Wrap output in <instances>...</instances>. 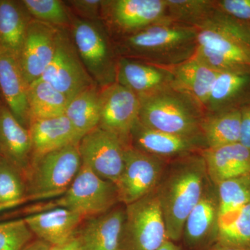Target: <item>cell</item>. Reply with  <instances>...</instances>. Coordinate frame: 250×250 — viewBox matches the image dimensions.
<instances>
[{
	"label": "cell",
	"mask_w": 250,
	"mask_h": 250,
	"mask_svg": "<svg viewBox=\"0 0 250 250\" xmlns=\"http://www.w3.org/2000/svg\"><path fill=\"white\" fill-rule=\"evenodd\" d=\"M208 181L201 151L176 158L166 166L155 190L170 241L182 239L186 220L201 199Z\"/></svg>",
	"instance_id": "obj_1"
},
{
	"label": "cell",
	"mask_w": 250,
	"mask_h": 250,
	"mask_svg": "<svg viewBox=\"0 0 250 250\" xmlns=\"http://www.w3.org/2000/svg\"><path fill=\"white\" fill-rule=\"evenodd\" d=\"M197 38L196 28L166 21L112 41L118 58L169 67L191 58Z\"/></svg>",
	"instance_id": "obj_2"
},
{
	"label": "cell",
	"mask_w": 250,
	"mask_h": 250,
	"mask_svg": "<svg viewBox=\"0 0 250 250\" xmlns=\"http://www.w3.org/2000/svg\"><path fill=\"white\" fill-rule=\"evenodd\" d=\"M194 56L219 73L250 70V31L248 24L215 8L211 17L197 29Z\"/></svg>",
	"instance_id": "obj_3"
},
{
	"label": "cell",
	"mask_w": 250,
	"mask_h": 250,
	"mask_svg": "<svg viewBox=\"0 0 250 250\" xmlns=\"http://www.w3.org/2000/svg\"><path fill=\"white\" fill-rule=\"evenodd\" d=\"M139 99V121L144 126L179 136L203 137L205 112L188 95L169 86Z\"/></svg>",
	"instance_id": "obj_4"
},
{
	"label": "cell",
	"mask_w": 250,
	"mask_h": 250,
	"mask_svg": "<svg viewBox=\"0 0 250 250\" xmlns=\"http://www.w3.org/2000/svg\"><path fill=\"white\" fill-rule=\"evenodd\" d=\"M78 144L32 157L24 176L29 202L57 198L66 191L82 165Z\"/></svg>",
	"instance_id": "obj_5"
},
{
	"label": "cell",
	"mask_w": 250,
	"mask_h": 250,
	"mask_svg": "<svg viewBox=\"0 0 250 250\" xmlns=\"http://www.w3.org/2000/svg\"><path fill=\"white\" fill-rule=\"evenodd\" d=\"M120 203L116 184L82 164L66 191L54 200L27 208L29 214L53 208H68L84 218L105 213Z\"/></svg>",
	"instance_id": "obj_6"
},
{
	"label": "cell",
	"mask_w": 250,
	"mask_h": 250,
	"mask_svg": "<svg viewBox=\"0 0 250 250\" xmlns=\"http://www.w3.org/2000/svg\"><path fill=\"white\" fill-rule=\"evenodd\" d=\"M82 62L93 82L103 88L116 82L118 57L102 21L72 17L70 27Z\"/></svg>",
	"instance_id": "obj_7"
},
{
	"label": "cell",
	"mask_w": 250,
	"mask_h": 250,
	"mask_svg": "<svg viewBox=\"0 0 250 250\" xmlns=\"http://www.w3.org/2000/svg\"><path fill=\"white\" fill-rule=\"evenodd\" d=\"M168 239L156 190L125 206L121 250H157Z\"/></svg>",
	"instance_id": "obj_8"
},
{
	"label": "cell",
	"mask_w": 250,
	"mask_h": 250,
	"mask_svg": "<svg viewBox=\"0 0 250 250\" xmlns=\"http://www.w3.org/2000/svg\"><path fill=\"white\" fill-rule=\"evenodd\" d=\"M166 21L165 0H103L101 21L112 40Z\"/></svg>",
	"instance_id": "obj_9"
},
{
	"label": "cell",
	"mask_w": 250,
	"mask_h": 250,
	"mask_svg": "<svg viewBox=\"0 0 250 250\" xmlns=\"http://www.w3.org/2000/svg\"><path fill=\"white\" fill-rule=\"evenodd\" d=\"M40 80L71 100L96 84L82 62L70 28H59L53 59Z\"/></svg>",
	"instance_id": "obj_10"
},
{
	"label": "cell",
	"mask_w": 250,
	"mask_h": 250,
	"mask_svg": "<svg viewBox=\"0 0 250 250\" xmlns=\"http://www.w3.org/2000/svg\"><path fill=\"white\" fill-rule=\"evenodd\" d=\"M167 166V160L126 145L125 165L116 184L118 200L126 206L155 190Z\"/></svg>",
	"instance_id": "obj_11"
},
{
	"label": "cell",
	"mask_w": 250,
	"mask_h": 250,
	"mask_svg": "<svg viewBox=\"0 0 250 250\" xmlns=\"http://www.w3.org/2000/svg\"><path fill=\"white\" fill-rule=\"evenodd\" d=\"M126 146L116 134L98 126L81 139L78 148L83 165L116 184L124 168Z\"/></svg>",
	"instance_id": "obj_12"
},
{
	"label": "cell",
	"mask_w": 250,
	"mask_h": 250,
	"mask_svg": "<svg viewBox=\"0 0 250 250\" xmlns=\"http://www.w3.org/2000/svg\"><path fill=\"white\" fill-rule=\"evenodd\" d=\"M140 99L129 88L115 82L100 89L99 127L118 136L126 145L139 121Z\"/></svg>",
	"instance_id": "obj_13"
},
{
	"label": "cell",
	"mask_w": 250,
	"mask_h": 250,
	"mask_svg": "<svg viewBox=\"0 0 250 250\" xmlns=\"http://www.w3.org/2000/svg\"><path fill=\"white\" fill-rule=\"evenodd\" d=\"M58 29L33 18L29 22L18 59L28 85L40 80L52 62Z\"/></svg>",
	"instance_id": "obj_14"
},
{
	"label": "cell",
	"mask_w": 250,
	"mask_h": 250,
	"mask_svg": "<svg viewBox=\"0 0 250 250\" xmlns=\"http://www.w3.org/2000/svg\"><path fill=\"white\" fill-rule=\"evenodd\" d=\"M131 147L161 159H176L207 148L203 137H187L148 128L139 121L130 132Z\"/></svg>",
	"instance_id": "obj_15"
},
{
	"label": "cell",
	"mask_w": 250,
	"mask_h": 250,
	"mask_svg": "<svg viewBox=\"0 0 250 250\" xmlns=\"http://www.w3.org/2000/svg\"><path fill=\"white\" fill-rule=\"evenodd\" d=\"M218 198L216 187L210 182L184 224L182 238L191 250H202L216 243L218 231Z\"/></svg>",
	"instance_id": "obj_16"
},
{
	"label": "cell",
	"mask_w": 250,
	"mask_h": 250,
	"mask_svg": "<svg viewBox=\"0 0 250 250\" xmlns=\"http://www.w3.org/2000/svg\"><path fill=\"white\" fill-rule=\"evenodd\" d=\"M125 206L83 220L75 236L83 250H121Z\"/></svg>",
	"instance_id": "obj_17"
},
{
	"label": "cell",
	"mask_w": 250,
	"mask_h": 250,
	"mask_svg": "<svg viewBox=\"0 0 250 250\" xmlns=\"http://www.w3.org/2000/svg\"><path fill=\"white\" fill-rule=\"evenodd\" d=\"M24 219L36 238L56 246L75 236L85 218L74 210L58 207L27 215Z\"/></svg>",
	"instance_id": "obj_18"
},
{
	"label": "cell",
	"mask_w": 250,
	"mask_h": 250,
	"mask_svg": "<svg viewBox=\"0 0 250 250\" xmlns=\"http://www.w3.org/2000/svg\"><path fill=\"white\" fill-rule=\"evenodd\" d=\"M116 82L142 98L170 86L171 75L166 67L119 57Z\"/></svg>",
	"instance_id": "obj_19"
},
{
	"label": "cell",
	"mask_w": 250,
	"mask_h": 250,
	"mask_svg": "<svg viewBox=\"0 0 250 250\" xmlns=\"http://www.w3.org/2000/svg\"><path fill=\"white\" fill-rule=\"evenodd\" d=\"M0 157L24 176L32 159L29 129L21 125L9 108L3 105H0Z\"/></svg>",
	"instance_id": "obj_20"
},
{
	"label": "cell",
	"mask_w": 250,
	"mask_h": 250,
	"mask_svg": "<svg viewBox=\"0 0 250 250\" xmlns=\"http://www.w3.org/2000/svg\"><path fill=\"white\" fill-rule=\"evenodd\" d=\"M28 86L18 59L0 48V90L6 106L21 125L29 129Z\"/></svg>",
	"instance_id": "obj_21"
},
{
	"label": "cell",
	"mask_w": 250,
	"mask_h": 250,
	"mask_svg": "<svg viewBox=\"0 0 250 250\" xmlns=\"http://www.w3.org/2000/svg\"><path fill=\"white\" fill-rule=\"evenodd\" d=\"M250 104V70L223 72L215 79L205 114L241 109Z\"/></svg>",
	"instance_id": "obj_22"
},
{
	"label": "cell",
	"mask_w": 250,
	"mask_h": 250,
	"mask_svg": "<svg viewBox=\"0 0 250 250\" xmlns=\"http://www.w3.org/2000/svg\"><path fill=\"white\" fill-rule=\"evenodd\" d=\"M166 68L170 72L171 88L190 96L201 105L205 111L212 86L220 73L194 55L177 65Z\"/></svg>",
	"instance_id": "obj_23"
},
{
	"label": "cell",
	"mask_w": 250,
	"mask_h": 250,
	"mask_svg": "<svg viewBox=\"0 0 250 250\" xmlns=\"http://www.w3.org/2000/svg\"><path fill=\"white\" fill-rule=\"evenodd\" d=\"M201 154L208 179L215 186L228 179L250 175V149L240 143L206 148Z\"/></svg>",
	"instance_id": "obj_24"
},
{
	"label": "cell",
	"mask_w": 250,
	"mask_h": 250,
	"mask_svg": "<svg viewBox=\"0 0 250 250\" xmlns=\"http://www.w3.org/2000/svg\"><path fill=\"white\" fill-rule=\"evenodd\" d=\"M32 146V157L42 155L72 144H78L81 137L65 115L34 120L29 126Z\"/></svg>",
	"instance_id": "obj_25"
},
{
	"label": "cell",
	"mask_w": 250,
	"mask_h": 250,
	"mask_svg": "<svg viewBox=\"0 0 250 250\" xmlns=\"http://www.w3.org/2000/svg\"><path fill=\"white\" fill-rule=\"evenodd\" d=\"M31 20L22 1L0 0V48L18 60Z\"/></svg>",
	"instance_id": "obj_26"
},
{
	"label": "cell",
	"mask_w": 250,
	"mask_h": 250,
	"mask_svg": "<svg viewBox=\"0 0 250 250\" xmlns=\"http://www.w3.org/2000/svg\"><path fill=\"white\" fill-rule=\"evenodd\" d=\"M241 109L206 114L201 131L207 148H216L239 143Z\"/></svg>",
	"instance_id": "obj_27"
},
{
	"label": "cell",
	"mask_w": 250,
	"mask_h": 250,
	"mask_svg": "<svg viewBox=\"0 0 250 250\" xmlns=\"http://www.w3.org/2000/svg\"><path fill=\"white\" fill-rule=\"evenodd\" d=\"M100 89L95 84L69 101L65 116L81 139L99 126L100 118Z\"/></svg>",
	"instance_id": "obj_28"
},
{
	"label": "cell",
	"mask_w": 250,
	"mask_h": 250,
	"mask_svg": "<svg viewBox=\"0 0 250 250\" xmlns=\"http://www.w3.org/2000/svg\"><path fill=\"white\" fill-rule=\"evenodd\" d=\"M27 99L30 122L63 116L70 101L64 94L42 80L29 85Z\"/></svg>",
	"instance_id": "obj_29"
},
{
	"label": "cell",
	"mask_w": 250,
	"mask_h": 250,
	"mask_svg": "<svg viewBox=\"0 0 250 250\" xmlns=\"http://www.w3.org/2000/svg\"><path fill=\"white\" fill-rule=\"evenodd\" d=\"M215 187L218 198L219 226L250 202V175L228 179Z\"/></svg>",
	"instance_id": "obj_30"
},
{
	"label": "cell",
	"mask_w": 250,
	"mask_h": 250,
	"mask_svg": "<svg viewBox=\"0 0 250 250\" xmlns=\"http://www.w3.org/2000/svg\"><path fill=\"white\" fill-rule=\"evenodd\" d=\"M170 22L200 29L215 11L213 0H165Z\"/></svg>",
	"instance_id": "obj_31"
},
{
	"label": "cell",
	"mask_w": 250,
	"mask_h": 250,
	"mask_svg": "<svg viewBox=\"0 0 250 250\" xmlns=\"http://www.w3.org/2000/svg\"><path fill=\"white\" fill-rule=\"evenodd\" d=\"M31 18L57 28H70L73 14L61 0H22Z\"/></svg>",
	"instance_id": "obj_32"
},
{
	"label": "cell",
	"mask_w": 250,
	"mask_h": 250,
	"mask_svg": "<svg viewBox=\"0 0 250 250\" xmlns=\"http://www.w3.org/2000/svg\"><path fill=\"white\" fill-rule=\"evenodd\" d=\"M216 243L250 250V202L228 221L219 225Z\"/></svg>",
	"instance_id": "obj_33"
},
{
	"label": "cell",
	"mask_w": 250,
	"mask_h": 250,
	"mask_svg": "<svg viewBox=\"0 0 250 250\" xmlns=\"http://www.w3.org/2000/svg\"><path fill=\"white\" fill-rule=\"evenodd\" d=\"M28 202L25 179L21 171L0 158V204Z\"/></svg>",
	"instance_id": "obj_34"
},
{
	"label": "cell",
	"mask_w": 250,
	"mask_h": 250,
	"mask_svg": "<svg viewBox=\"0 0 250 250\" xmlns=\"http://www.w3.org/2000/svg\"><path fill=\"white\" fill-rule=\"evenodd\" d=\"M34 238L24 218L0 223V250H21Z\"/></svg>",
	"instance_id": "obj_35"
},
{
	"label": "cell",
	"mask_w": 250,
	"mask_h": 250,
	"mask_svg": "<svg viewBox=\"0 0 250 250\" xmlns=\"http://www.w3.org/2000/svg\"><path fill=\"white\" fill-rule=\"evenodd\" d=\"M65 2L76 17L86 21H101L103 0H70Z\"/></svg>",
	"instance_id": "obj_36"
},
{
	"label": "cell",
	"mask_w": 250,
	"mask_h": 250,
	"mask_svg": "<svg viewBox=\"0 0 250 250\" xmlns=\"http://www.w3.org/2000/svg\"><path fill=\"white\" fill-rule=\"evenodd\" d=\"M216 9L237 21L250 22V0H215Z\"/></svg>",
	"instance_id": "obj_37"
},
{
	"label": "cell",
	"mask_w": 250,
	"mask_h": 250,
	"mask_svg": "<svg viewBox=\"0 0 250 250\" xmlns=\"http://www.w3.org/2000/svg\"><path fill=\"white\" fill-rule=\"evenodd\" d=\"M239 143L250 149V104L241 108Z\"/></svg>",
	"instance_id": "obj_38"
},
{
	"label": "cell",
	"mask_w": 250,
	"mask_h": 250,
	"mask_svg": "<svg viewBox=\"0 0 250 250\" xmlns=\"http://www.w3.org/2000/svg\"><path fill=\"white\" fill-rule=\"evenodd\" d=\"M49 250H83L76 236H73L68 241L62 244L50 246Z\"/></svg>",
	"instance_id": "obj_39"
},
{
	"label": "cell",
	"mask_w": 250,
	"mask_h": 250,
	"mask_svg": "<svg viewBox=\"0 0 250 250\" xmlns=\"http://www.w3.org/2000/svg\"><path fill=\"white\" fill-rule=\"evenodd\" d=\"M49 248L47 243L35 238L21 250H49Z\"/></svg>",
	"instance_id": "obj_40"
},
{
	"label": "cell",
	"mask_w": 250,
	"mask_h": 250,
	"mask_svg": "<svg viewBox=\"0 0 250 250\" xmlns=\"http://www.w3.org/2000/svg\"><path fill=\"white\" fill-rule=\"evenodd\" d=\"M210 250H250L246 248H240V247L228 246V245L220 244L215 243Z\"/></svg>",
	"instance_id": "obj_41"
},
{
	"label": "cell",
	"mask_w": 250,
	"mask_h": 250,
	"mask_svg": "<svg viewBox=\"0 0 250 250\" xmlns=\"http://www.w3.org/2000/svg\"><path fill=\"white\" fill-rule=\"evenodd\" d=\"M157 250H182L174 242L167 240Z\"/></svg>",
	"instance_id": "obj_42"
},
{
	"label": "cell",
	"mask_w": 250,
	"mask_h": 250,
	"mask_svg": "<svg viewBox=\"0 0 250 250\" xmlns=\"http://www.w3.org/2000/svg\"><path fill=\"white\" fill-rule=\"evenodd\" d=\"M26 203H27V202H19L9 204H0V212L11 209V208H16V207H20V206L24 205V204Z\"/></svg>",
	"instance_id": "obj_43"
},
{
	"label": "cell",
	"mask_w": 250,
	"mask_h": 250,
	"mask_svg": "<svg viewBox=\"0 0 250 250\" xmlns=\"http://www.w3.org/2000/svg\"><path fill=\"white\" fill-rule=\"evenodd\" d=\"M247 24H248V27H249V29H250V23H247Z\"/></svg>",
	"instance_id": "obj_44"
},
{
	"label": "cell",
	"mask_w": 250,
	"mask_h": 250,
	"mask_svg": "<svg viewBox=\"0 0 250 250\" xmlns=\"http://www.w3.org/2000/svg\"><path fill=\"white\" fill-rule=\"evenodd\" d=\"M0 158H1V157H0Z\"/></svg>",
	"instance_id": "obj_45"
}]
</instances>
